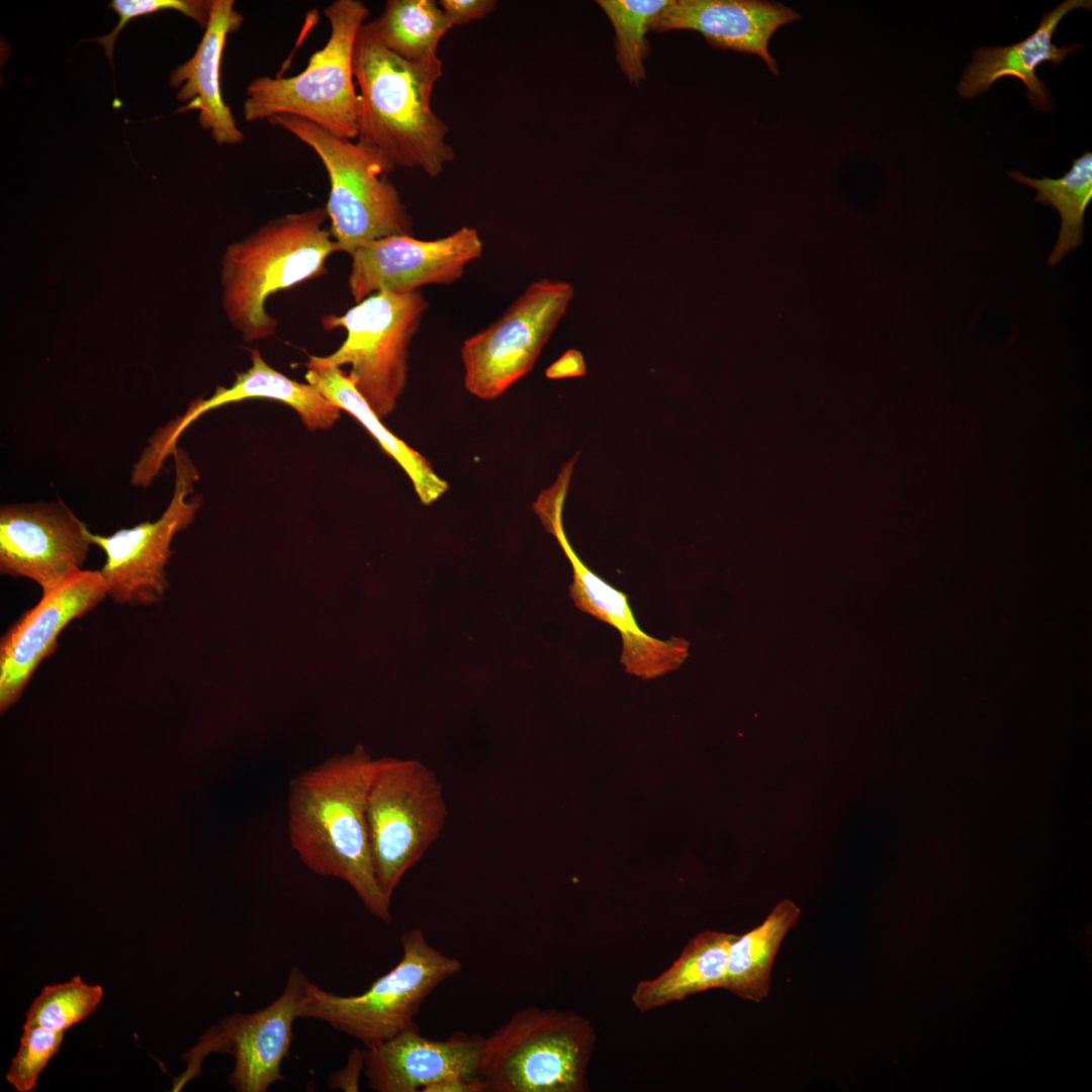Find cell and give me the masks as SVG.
I'll return each instance as SVG.
<instances>
[{
    "label": "cell",
    "mask_w": 1092,
    "mask_h": 1092,
    "mask_svg": "<svg viewBox=\"0 0 1092 1092\" xmlns=\"http://www.w3.org/2000/svg\"><path fill=\"white\" fill-rule=\"evenodd\" d=\"M243 20L233 0H213L196 51L170 75V85L179 88L177 99L185 102L177 112L199 111L200 126L210 130L217 144L235 145L244 139L220 89V66L226 37L240 28Z\"/></svg>",
    "instance_id": "20"
},
{
    "label": "cell",
    "mask_w": 1092,
    "mask_h": 1092,
    "mask_svg": "<svg viewBox=\"0 0 1092 1092\" xmlns=\"http://www.w3.org/2000/svg\"><path fill=\"white\" fill-rule=\"evenodd\" d=\"M175 484L172 498L155 522H144L120 529L109 536L90 533L92 544L106 556L100 572L108 584V596L117 604L151 606L160 603L168 588L166 566L174 552V536L187 528L201 505V497L190 493L198 480V471L188 455L177 448Z\"/></svg>",
    "instance_id": "12"
},
{
    "label": "cell",
    "mask_w": 1092,
    "mask_h": 1092,
    "mask_svg": "<svg viewBox=\"0 0 1092 1092\" xmlns=\"http://www.w3.org/2000/svg\"><path fill=\"white\" fill-rule=\"evenodd\" d=\"M118 15L115 27L108 34L92 38L98 41L104 49L109 62L112 64V55L117 35L122 28L133 18L162 12L176 10L196 21L201 28H205L209 19L212 1L210 0H112L109 3Z\"/></svg>",
    "instance_id": "30"
},
{
    "label": "cell",
    "mask_w": 1092,
    "mask_h": 1092,
    "mask_svg": "<svg viewBox=\"0 0 1092 1092\" xmlns=\"http://www.w3.org/2000/svg\"><path fill=\"white\" fill-rule=\"evenodd\" d=\"M326 207L287 213L232 243L221 260L222 307L246 342L271 337L277 320L266 310L274 293L327 273L326 262L341 251Z\"/></svg>",
    "instance_id": "3"
},
{
    "label": "cell",
    "mask_w": 1092,
    "mask_h": 1092,
    "mask_svg": "<svg viewBox=\"0 0 1092 1092\" xmlns=\"http://www.w3.org/2000/svg\"><path fill=\"white\" fill-rule=\"evenodd\" d=\"M305 366L306 382L365 427L380 447L404 470L423 505H431L448 490V483L435 472L430 461L382 424L348 373L337 366H322L308 361Z\"/></svg>",
    "instance_id": "22"
},
{
    "label": "cell",
    "mask_w": 1092,
    "mask_h": 1092,
    "mask_svg": "<svg viewBox=\"0 0 1092 1092\" xmlns=\"http://www.w3.org/2000/svg\"><path fill=\"white\" fill-rule=\"evenodd\" d=\"M108 595L100 570H80L25 611L0 641V711L22 695L35 669L58 647L57 639L74 619L94 609Z\"/></svg>",
    "instance_id": "16"
},
{
    "label": "cell",
    "mask_w": 1092,
    "mask_h": 1092,
    "mask_svg": "<svg viewBox=\"0 0 1092 1092\" xmlns=\"http://www.w3.org/2000/svg\"><path fill=\"white\" fill-rule=\"evenodd\" d=\"M595 1043L583 1015L525 1007L484 1037L479 1077L489 1092H584Z\"/></svg>",
    "instance_id": "4"
},
{
    "label": "cell",
    "mask_w": 1092,
    "mask_h": 1092,
    "mask_svg": "<svg viewBox=\"0 0 1092 1092\" xmlns=\"http://www.w3.org/2000/svg\"><path fill=\"white\" fill-rule=\"evenodd\" d=\"M353 73L359 87L357 142L393 168L438 177L455 159L448 125L431 106L443 74L440 58L406 61L387 50L365 22L355 39Z\"/></svg>",
    "instance_id": "2"
},
{
    "label": "cell",
    "mask_w": 1092,
    "mask_h": 1092,
    "mask_svg": "<svg viewBox=\"0 0 1092 1092\" xmlns=\"http://www.w3.org/2000/svg\"><path fill=\"white\" fill-rule=\"evenodd\" d=\"M568 282L531 283L493 323L461 347L464 386L489 400L529 373L573 297Z\"/></svg>",
    "instance_id": "10"
},
{
    "label": "cell",
    "mask_w": 1092,
    "mask_h": 1092,
    "mask_svg": "<svg viewBox=\"0 0 1092 1092\" xmlns=\"http://www.w3.org/2000/svg\"><path fill=\"white\" fill-rule=\"evenodd\" d=\"M585 363L582 354L577 350H568L546 370V376L550 379L576 377L585 374Z\"/></svg>",
    "instance_id": "33"
},
{
    "label": "cell",
    "mask_w": 1092,
    "mask_h": 1092,
    "mask_svg": "<svg viewBox=\"0 0 1092 1092\" xmlns=\"http://www.w3.org/2000/svg\"><path fill=\"white\" fill-rule=\"evenodd\" d=\"M378 761L357 745L294 778L288 791V836L307 869L346 882L374 917L388 923L391 901L374 874L366 814Z\"/></svg>",
    "instance_id": "1"
},
{
    "label": "cell",
    "mask_w": 1092,
    "mask_h": 1092,
    "mask_svg": "<svg viewBox=\"0 0 1092 1092\" xmlns=\"http://www.w3.org/2000/svg\"><path fill=\"white\" fill-rule=\"evenodd\" d=\"M801 16L793 9L758 0H670L652 20L650 30L688 29L715 48L757 55L780 74L768 51L772 34Z\"/></svg>",
    "instance_id": "18"
},
{
    "label": "cell",
    "mask_w": 1092,
    "mask_h": 1092,
    "mask_svg": "<svg viewBox=\"0 0 1092 1092\" xmlns=\"http://www.w3.org/2000/svg\"><path fill=\"white\" fill-rule=\"evenodd\" d=\"M100 985L87 984L80 976L42 988L30 1004L23 1026H40L65 1032L97 1009L103 997Z\"/></svg>",
    "instance_id": "28"
},
{
    "label": "cell",
    "mask_w": 1092,
    "mask_h": 1092,
    "mask_svg": "<svg viewBox=\"0 0 1092 1092\" xmlns=\"http://www.w3.org/2000/svg\"><path fill=\"white\" fill-rule=\"evenodd\" d=\"M366 1049H354L348 1056L347 1065L331 1075L328 1085L344 1091H358L360 1076L364 1074Z\"/></svg>",
    "instance_id": "32"
},
{
    "label": "cell",
    "mask_w": 1092,
    "mask_h": 1092,
    "mask_svg": "<svg viewBox=\"0 0 1092 1092\" xmlns=\"http://www.w3.org/2000/svg\"><path fill=\"white\" fill-rule=\"evenodd\" d=\"M400 943L398 963L359 994L343 996L309 982L299 1018L324 1021L365 1048L415 1024L429 995L458 974L462 963L431 945L420 928L402 933Z\"/></svg>",
    "instance_id": "7"
},
{
    "label": "cell",
    "mask_w": 1092,
    "mask_h": 1092,
    "mask_svg": "<svg viewBox=\"0 0 1092 1092\" xmlns=\"http://www.w3.org/2000/svg\"><path fill=\"white\" fill-rule=\"evenodd\" d=\"M324 13L330 36L302 72L286 78L262 76L249 83L244 102L247 121L293 115L337 136L358 138L359 95L354 84L353 51L370 11L359 0H336Z\"/></svg>",
    "instance_id": "5"
},
{
    "label": "cell",
    "mask_w": 1092,
    "mask_h": 1092,
    "mask_svg": "<svg viewBox=\"0 0 1092 1092\" xmlns=\"http://www.w3.org/2000/svg\"><path fill=\"white\" fill-rule=\"evenodd\" d=\"M482 251L481 238L470 226L435 240L392 235L369 241L350 254L349 290L357 303L380 291L403 294L426 285L452 284Z\"/></svg>",
    "instance_id": "14"
},
{
    "label": "cell",
    "mask_w": 1092,
    "mask_h": 1092,
    "mask_svg": "<svg viewBox=\"0 0 1092 1092\" xmlns=\"http://www.w3.org/2000/svg\"><path fill=\"white\" fill-rule=\"evenodd\" d=\"M63 1031L40 1026H23L19 1046L6 1073V1081L17 1092H30L40 1073L60 1052Z\"/></svg>",
    "instance_id": "29"
},
{
    "label": "cell",
    "mask_w": 1092,
    "mask_h": 1092,
    "mask_svg": "<svg viewBox=\"0 0 1092 1092\" xmlns=\"http://www.w3.org/2000/svg\"><path fill=\"white\" fill-rule=\"evenodd\" d=\"M670 0H599L615 30L616 59L633 84L645 78L644 60L649 52L646 33L654 17Z\"/></svg>",
    "instance_id": "27"
},
{
    "label": "cell",
    "mask_w": 1092,
    "mask_h": 1092,
    "mask_svg": "<svg viewBox=\"0 0 1092 1092\" xmlns=\"http://www.w3.org/2000/svg\"><path fill=\"white\" fill-rule=\"evenodd\" d=\"M421 1092H486L480 1077H449L425 1087Z\"/></svg>",
    "instance_id": "34"
},
{
    "label": "cell",
    "mask_w": 1092,
    "mask_h": 1092,
    "mask_svg": "<svg viewBox=\"0 0 1092 1092\" xmlns=\"http://www.w3.org/2000/svg\"><path fill=\"white\" fill-rule=\"evenodd\" d=\"M737 936L712 930L694 936L668 969L637 983L631 995L634 1007L647 1012L700 992L724 988L729 949Z\"/></svg>",
    "instance_id": "23"
},
{
    "label": "cell",
    "mask_w": 1092,
    "mask_h": 1092,
    "mask_svg": "<svg viewBox=\"0 0 1092 1092\" xmlns=\"http://www.w3.org/2000/svg\"><path fill=\"white\" fill-rule=\"evenodd\" d=\"M90 531L62 502L0 510V571L36 582L46 595L82 570Z\"/></svg>",
    "instance_id": "15"
},
{
    "label": "cell",
    "mask_w": 1092,
    "mask_h": 1092,
    "mask_svg": "<svg viewBox=\"0 0 1092 1092\" xmlns=\"http://www.w3.org/2000/svg\"><path fill=\"white\" fill-rule=\"evenodd\" d=\"M427 307L420 290L373 293L342 315L323 317L325 329L343 328L346 339L332 354L309 356L308 362L350 365V379L382 420L393 412L405 388L408 347Z\"/></svg>",
    "instance_id": "8"
},
{
    "label": "cell",
    "mask_w": 1092,
    "mask_h": 1092,
    "mask_svg": "<svg viewBox=\"0 0 1092 1092\" xmlns=\"http://www.w3.org/2000/svg\"><path fill=\"white\" fill-rule=\"evenodd\" d=\"M566 493H541L533 505L546 531L553 535L572 568L570 598L575 607L614 627L622 640L620 662L629 674L642 679L663 676L681 666L689 642L680 637L658 639L642 630L624 592L589 569L570 545L562 523Z\"/></svg>",
    "instance_id": "13"
},
{
    "label": "cell",
    "mask_w": 1092,
    "mask_h": 1092,
    "mask_svg": "<svg viewBox=\"0 0 1092 1092\" xmlns=\"http://www.w3.org/2000/svg\"><path fill=\"white\" fill-rule=\"evenodd\" d=\"M251 366L238 373L229 387L218 386L208 398L190 403L185 414L156 431L157 443L172 451L182 433L203 414L219 406L252 398L280 401L291 406L309 430L331 428L341 410L309 383H301L272 368L257 349L250 351Z\"/></svg>",
    "instance_id": "21"
},
{
    "label": "cell",
    "mask_w": 1092,
    "mask_h": 1092,
    "mask_svg": "<svg viewBox=\"0 0 1092 1092\" xmlns=\"http://www.w3.org/2000/svg\"><path fill=\"white\" fill-rule=\"evenodd\" d=\"M496 5L495 0H441L439 2L452 27L483 18L491 13Z\"/></svg>",
    "instance_id": "31"
},
{
    "label": "cell",
    "mask_w": 1092,
    "mask_h": 1092,
    "mask_svg": "<svg viewBox=\"0 0 1092 1092\" xmlns=\"http://www.w3.org/2000/svg\"><path fill=\"white\" fill-rule=\"evenodd\" d=\"M1010 178L1037 191L1034 200L1056 208L1061 216L1058 241L1048 264H1058L1067 254L1083 243L1084 216L1092 200V154L1085 152L1073 160L1072 167L1059 178H1030L1018 171L1008 172Z\"/></svg>",
    "instance_id": "26"
},
{
    "label": "cell",
    "mask_w": 1092,
    "mask_h": 1092,
    "mask_svg": "<svg viewBox=\"0 0 1092 1092\" xmlns=\"http://www.w3.org/2000/svg\"><path fill=\"white\" fill-rule=\"evenodd\" d=\"M364 1075L377 1092H419L449 1077H479L484 1037L453 1032L445 1039L423 1035L417 1023L365 1048Z\"/></svg>",
    "instance_id": "17"
},
{
    "label": "cell",
    "mask_w": 1092,
    "mask_h": 1092,
    "mask_svg": "<svg viewBox=\"0 0 1092 1092\" xmlns=\"http://www.w3.org/2000/svg\"><path fill=\"white\" fill-rule=\"evenodd\" d=\"M800 913L792 901H781L760 925L738 935L729 949L723 989L745 1000H763L769 993L776 954Z\"/></svg>",
    "instance_id": "24"
},
{
    "label": "cell",
    "mask_w": 1092,
    "mask_h": 1092,
    "mask_svg": "<svg viewBox=\"0 0 1092 1092\" xmlns=\"http://www.w3.org/2000/svg\"><path fill=\"white\" fill-rule=\"evenodd\" d=\"M308 983L303 972L293 967L282 993L269 1005L251 1013H233L210 1026L182 1056L186 1069L176 1078L173 1090L197 1078L204 1058L211 1053L234 1058L228 1082L238 1092H265L284 1080L281 1065L289 1056L293 1024L299 1018Z\"/></svg>",
    "instance_id": "11"
},
{
    "label": "cell",
    "mask_w": 1092,
    "mask_h": 1092,
    "mask_svg": "<svg viewBox=\"0 0 1092 1092\" xmlns=\"http://www.w3.org/2000/svg\"><path fill=\"white\" fill-rule=\"evenodd\" d=\"M366 25L387 50L410 62L436 57L452 28L434 0H387L379 17Z\"/></svg>",
    "instance_id": "25"
},
{
    "label": "cell",
    "mask_w": 1092,
    "mask_h": 1092,
    "mask_svg": "<svg viewBox=\"0 0 1092 1092\" xmlns=\"http://www.w3.org/2000/svg\"><path fill=\"white\" fill-rule=\"evenodd\" d=\"M307 145L330 182L326 204L330 232L349 255L360 245L392 235H412L414 220L395 186L385 177L394 168L358 142L333 134L297 116L269 119Z\"/></svg>",
    "instance_id": "6"
},
{
    "label": "cell",
    "mask_w": 1092,
    "mask_h": 1092,
    "mask_svg": "<svg viewBox=\"0 0 1092 1092\" xmlns=\"http://www.w3.org/2000/svg\"><path fill=\"white\" fill-rule=\"evenodd\" d=\"M366 814L374 874L391 901L403 876L444 829L448 811L442 785L421 760L379 758Z\"/></svg>",
    "instance_id": "9"
},
{
    "label": "cell",
    "mask_w": 1092,
    "mask_h": 1092,
    "mask_svg": "<svg viewBox=\"0 0 1092 1092\" xmlns=\"http://www.w3.org/2000/svg\"><path fill=\"white\" fill-rule=\"evenodd\" d=\"M1090 0H1065L1052 11L1042 14L1036 29L1024 39L1007 47H988L976 50L973 61L963 74L957 91L964 98L986 93L999 79H1019L1027 89L1030 103L1040 111H1052L1050 91L1036 75L1042 63L1059 66L1069 55L1083 48L1082 44L1057 47L1053 36L1069 12L1074 9H1091Z\"/></svg>",
    "instance_id": "19"
}]
</instances>
